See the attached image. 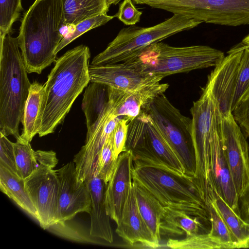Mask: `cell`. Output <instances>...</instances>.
<instances>
[{"label":"cell","instance_id":"6da1fadb","mask_svg":"<svg viewBox=\"0 0 249 249\" xmlns=\"http://www.w3.org/2000/svg\"><path fill=\"white\" fill-rule=\"evenodd\" d=\"M90 53L80 45L66 52L55 62L44 85L40 137L53 133L64 121L76 99L90 82Z\"/></svg>","mask_w":249,"mask_h":249},{"label":"cell","instance_id":"7a4b0ae2","mask_svg":"<svg viewBox=\"0 0 249 249\" xmlns=\"http://www.w3.org/2000/svg\"><path fill=\"white\" fill-rule=\"evenodd\" d=\"M62 0H36L21 22L18 45L28 73H41L56 61L66 30Z\"/></svg>","mask_w":249,"mask_h":249},{"label":"cell","instance_id":"3957f363","mask_svg":"<svg viewBox=\"0 0 249 249\" xmlns=\"http://www.w3.org/2000/svg\"><path fill=\"white\" fill-rule=\"evenodd\" d=\"M132 178L163 207L185 212L211 226L209 206L193 177L148 158L133 155Z\"/></svg>","mask_w":249,"mask_h":249},{"label":"cell","instance_id":"277c9868","mask_svg":"<svg viewBox=\"0 0 249 249\" xmlns=\"http://www.w3.org/2000/svg\"><path fill=\"white\" fill-rule=\"evenodd\" d=\"M0 40V132L17 140L31 83L18 37L8 34Z\"/></svg>","mask_w":249,"mask_h":249},{"label":"cell","instance_id":"5b68a950","mask_svg":"<svg viewBox=\"0 0 249 249\" xmlns=\"http://www.w3.org/2000/svg\"><path fill=\"white\" fill-rule=\"evenodd\" d=\"M224 57L222 52L208 46L175 47L160 41L123 63L142 72L164 78L215 66Z\"/></svg>","mask_w":249,"mask_h":249},{"label":"cell","instance_id":"8992f818","mask_svg":"<svg viewBox=\"0 0 249 249\" xmlns=\"http://www.w3.org/2000/svg\"><path fill=\"white\" fill-rule=\"evenodd\" d=\"M202 23L186 16L173 14L167 20L152 26L130 25L123 28L106 49L93 58L90 65L124 63L150 44L194 28Z\"/></svg>","mask_w":249,"mask_h":249},{"label":"cell","instance_id":"52a82bcc","mask_svg":"<svg viewBox=\"0 0 249 249\" xmlns=\"http://www.w3.org/2000/svg\"><path fill=\"white\" fill-rule=\"evenodd\" d=\"M142 111L151 117L159 128L182 164L186 174L195 178L196 160L191 118L182 114L164 93L158 96Z\"/></svg>","mask_w":249,"mask_h":249},{"label":"cell","instance_id":"ba28073f","mask_svg":"<svg viewBox=\"0 0 249 249\" xmlns=\"http://www.w3.org/2000/svg\"><path fill=\"white\" fill-rule=\"evenodd\" d=\"M217 104L209 88L202 89L200 98L190 109L191 136L196 160L195 180L206 199L210 181L211 144L216 121Z\"/></svg>","mask_w":249,"mask_h":249},{"label":"cell","instance_id":"9c48e42d","mask_svg":"<svg viewBox=\"0 0 249 249\" xmlns=\"http://www.w3.org/2000/svg\"><path fill=\"white\" fill-rule=\"evenodd\" d=\"M147 5L202 22L231 26L249 24V0H171Z\"/></svg>","mask_w":249,"mask_h":249},{"label":"cell","instance_id":"30bf717a","mask_svg":"<svg viewBox=\"0 0 249 249\" xmlns=\"http://www.w3.org/2000/svg\"><path fill=\"white\" fill-rule=\"evenodd\" d=\"M126 150L135 156L162 164L181 175L187 176L182 164L151 117L142 111L129 121Z\"/></svg>","mask_w":249,"mask_h":249},{"label":"cell","instance_id":"8fae6325","mask_svg":"<svg viewBox=\"0 0 249 249\" xmlns=\"http://www.w3.org/2000/svg\"><path fill=\"white\" fill-rule=\"evenodd\" d=\"M24 180L25 189L35 207L40 227L57 222L59 184L56 170L41 168Z\"/></svg>","mask_w":249,"mask_h":249},{"label":"cell","instance_id":"7c38bea8","mask_svg":"<svg viewBox=\"0 0 249 249\" xmlns=\"http://www.w3.org/2000/svg\"><path fill=\"white\" fill-rule=\"evenodd\" d=\"M222 137L224 153L239 198L249 186V144L232 113L222 116Z\"/></svg>","mask_w":249,"mask_h":249},{"label":"cell","instance_id":"4fadbf2b","mask_svg":"<svg viewBox=\"0 0 249 249\" xmlns=\"http://www.w3.org/2000/svg\"><path fill=\"white\" fill-rule=\"evenodd\" d=\"M56 171L59 184L57 222L71 220L81 212L89 214L90 195L86 183L78 179L74 162H68Z\"/></svg>","mask_w":249,"mask_h":249},{"label":"cell","instance_id":"5bb4252c","mask_svg":"<svg viewBox=\"0 0 249 249\" xmlns=\"http://www.w3.org/2000/svg\"><path fill=\"white\" fill-rule=\"evenodd\" d=\"M121 118L117 116L109 100L99 123L93 131L86 136L85 145L73 158L80 181H85L96 174L98 159L102 146L113 132Z\"/></svg>","mask_w":249,"mask_h":249},{"label":"cell","instance_id":"9a60e30c","mask_svg":"<svg viewBox=\"0 0 249 249\" xmlns=\"http://www.w3.org/2000/svg\"><path fill=\"white\" fill-rule=\"evenodd\" d=\"M210 178L209 186L213 185L230 206L240 216L239 196L223 149L222 115L218 107L211 144Z\"/></svg>","mask_w":249,"mask_h":249},{"label":"cell","instance_id":"2e32d148","mask_svg":"<svg viewBox=\"0 0 249 249\" xmlns=\"http://www.w3.org/2000/svg\"><path fill=\"white\" fill-rule=\"evenodd\" d=\"M243 51L239 46L231 49L208 76L206 86L216 100L222 117L232 113L231 107Z\"/></svg>","mask_w":249,"mask_h":249},{"label":"cell","instance_id":"e0dca14e","mask_svg":"<svg viewBox=\"0 0 249 249\" xmlns=\"http://www.w3.org/2000/svg\"><path fill=\"white\" fill-rule=\"evenodd\" d=\"M133 154L126 150L118 156L113 174L106 185L105 203L107 214L117 224L132 183Z\"/></svg>","mask_w":249,"mask_h":249},{"label":"cell","instance_id":"ac0fdd59","mask_svg":"<svg viewBox=\"0 0 249 249\" xmlns=\"http://www.w3.org/2000/svg\"><path fill=\"white\" fill-rule=\"evenodd\" d=\"M89 74L90 82L102 83L126 92L160 82L163 78L142 72L123 63L100 66L89 65Z\"/></svg>","mask_w":249,"mask_h":249},{"label":"cell","instance_id":"d6986e66","mask_svg":"<svg viewBox=\"0 0 249 249\" xmlns=\"http://www.w3.org/2000/svg\"><path fill=\"white\" fill-rule=\"evenodd\" d=\"M167 83L158 82L131 91H124L108 87L109 99L117 116L129 122L137 117L144 108L168 89Z\"/></svg>","mask_w":249,"mask_h":249},{"label":"cell","instance_id":"ffe728a7","mask_svg":"<svg viewBox=\"0 0 249 249\" xmlns=\"http://www.w3.org/2000/svg\"><path fill=\"white\" fill-rule=\"evenodd\" d=\"M115 231L131 246L140 243L152 248L159 247L140 213L132 183Z\"/></svg>","mask_w":249,"mask_h":249},{"label":"cell","instance_id":"44dd1931","mask_svg":"<svg viewBox=\"0 0 249 249\" xmlns=\"http://www.w3.org/2000/svg\"><path fill=\"white\" fill-rule=\"evenodd\" d=\"M91 199L89 235L101 238L108 243L113 241V235L105 203L106 184L97 174L85 181Z\"/></svg>","mask_w":249,"mask_h":249},{"label":"cell","instance_id":"7402d4cb","mask_svg":"<svg viewBox=\"0 0 249 249\" xmlns=\"http://www.w3.org/2000/svg\"><path fill=\"white\" fill-rule=\"evenodd\" d=\"M206 226L199 218L184 212L164 207L160 222V236L177 237L209 233L210 230H207Z\"/></svg>","mask_w":249,"mask_h":249},{"label":"cell","instance_id":"603a6c76","mask_svg":"<svg viewBox=\"0 0 249 249\" xmlns=\"http://www.w3.org/2000/svg\"><path fill=\"white\" fill-rule=\"evenodd\" d=\"M44 85L35 81L31 84L21 121L23 128L20 137L16 140L31 142L38 134L42 119V104Z\"/></svg>","mask_w":249,"mask_h":249},{"label":"cell","instance_id":"cb8c5ba5","mask_svg":"<svg viewBox=\"0 0 249 249\" xmlns=\"http://www.w3.org/2000/svg\"><path fill=\"white\" fill-rule=\"evenodd\" d=\"M109 103L108 86L90 82L86 87L82 102V109L86 117L87 127L86 136L94 129Z\"/></svg>","mask_w":249,"mask_h":249},{"label":"cell","instance_id":"d4e9b609","mask_svg":"<svg viewBox=\"0 0 249 249\" xmlns=\"http://www.w3.org/2000/svg\"><path fill=\"white\" fill-rule=\"evenodd\" d=\"M132 185L140 213L154 241L159 246L161 239L160 222L164 207L154 196L133 178Z\"/></svg>","mask_w":249,"mask_h":249},{"label":"cell","instance_id":"484cf974","mask_svg":"<svg viewBox=\"0 0 249 249\" xmlns=\"http://www.w3.org/2000/svg\"><path fill=\"white\" fill-rule=\"evenodd\" d=\"M210 187L206 199L207 203L210 201L215 205L234 236L239 248H249V223L235 213L213 185Z\"/></svg>","mask_w":249,"mask_h":249},{"label":"cell","instance_id":"4316f807","mask_svg":"<svg viewBox=\"0 0 249 249\" xmlns=\"http://www.w3.org/2000/svg\"><path fill=\"white\" fill-rule=\"evenodd\" d=\"M0 189L31 217L38 221L36 210L25 189L24 180L0 165Z\"/></svg>","mask_w":249,"mask_h":249},{"label":"cell","instance_id":"83f0119b","mask_svg":"<svg viewBox=\"0 0 249 249\" xmlns=\"http://www.w3.org/2000/svg\"><path fill=\"white\" fill-rule=\"evenodd\" d=\"M67 27L102 14L109 6L107 0H62Z\"/></svg>","mask_w":249,"mask_h":249},{"label":"cell","instance_id":"f1b7e54d","mask_svg":"<svg viewBox=\"0 0 249 249\" xmlns=\"http://www.w3.org/2000/svg\"><path fill=\"white\" fill-rule=\"evenodd\" d=\"M114 16H108L107 14H102L85 19L77 24L67 27V32L57 46L55 53L74 40L85 33L100 26L105 24L112 19Z\"/></svg>","mask_w":249,"mask_h":249},{"label":"cell","instance_id":"f546056e","mask_svg":"<svg viewBox=\"0 0 249 249\" xmlns=\"http://www.w3.org/2000/svg\"><path fill=\"white\" fill-rule=\"evenodd\" d=\"M166 245L172 249H228L225 244L209 232L187 236L182 239L170 238L168 240Z\"/></svg>","mask_w":249,"mask_h":249},{"label":"cell","instance_id":"4dcf8cb0","mask_svg":"<svg viewBox=\"0 0 249 249\" xmlns=\"http://www.w3.org/2000/svg\"><path fill=\"white\" fill-rule=\"evenodd\" d=\"M210 214V234L225 244L228 249H239V246L218 210L212 201H208Z\"/></svg>","mask_w":249,"mask_h":249},{"label":"cell","instance_id":"1f68e13d","mask_svg":"<svg viewBox=\"0 0 249 249\" xmlns=\"http://www.w3.org/2000/svg\"><path fill=\"white\" fill-rule=\"evenodd\" d=\"M16 167L19 177L25 179L34 171V151L30 142H13Z\"/></svg>","mask_w":249,"mask_h":249},{"label":"cell","instance_id":"d6a6232c","mask_svg":"<svg viewBox=\"0 0 249 249\" xmlns=\"http://www.w3.org/2000/svg\"><path fill=\"white\" fill-rule=\"evenodd\" d=\"M22 10L21 0H0V38L9 34Z\"/></svg>","mask_w":249,"mask_h":249},{"label":"cell","instance_id":"836d02e7","mask_svg":"<svg viewBox=\"0 0 249 249\" xmlns=\"http://www.w3.org/2000/svg\"><path fill=\"white\" fill-rule=\"evenodd\" d=\"M117 160L113 156V132L102 146L98 157L97 165L96 174L104 180L106 185L109 181L113 174Z\"/></svg>","mask_w":249,"mask_h":249},{"label":"cell","instance_id":"e575fe53","mask_svg":"<svg viewBox=\"0 0 249 249\" xmlns=\"http://www.w3.org/2000/svg\"><path fill=\"white\" fill-rule=\"evenodd\" d=\"M249 95V47L244 49L231 111Z\"/></svg>","mask_w":249,"mask_h":249},{"label":"cell","instance_id":"d590c367","mask_svg":"<svg viewBox=\"0 0 249 249\" xmlns=\"http://www.w3.org/2000/svg\"><path fill=\"white\" fill-rule=\"evenodd\" d=\"M64 222H57L50 226L47 230L54 234L74 242L91 243L94 240L76 229Z\"/></svg>","mask_w":249,"mask_h":249},{"label":"cell","instance_id":"8d00e7d4","mask_svg":"<svg viewBox=\"0 0 249 249\" xmlns=\"http://www.w3.org/2000/svg\"><path fill=\"white\" fill-rule=\"evenodd\" d=\"M0 165L18 176L15 161L13 142L0 132Z\"/></svg>","mask_w":249,"mask_h":249},{"label":"cell","instance_id":"74e56055","mask_svg":"<svg viewBox=\"0 0 249 249\" xmlns=\"http://www.w3.org/2000/svg\"><path fill=\"white\" fill-rule=\"evenodd\" d=\"M142 12L134 6L132 0H124L118 12L114 16L126 25H134L139 22Z\"/></svg>","mask_w":249,"mask_h":249},{"label":"cell","instance_id":"f35d334b","mask_svg":"<svg viewBox=\"0 0 249 249\" xmlns=\"http://www.w3.org/2000/svg\"><path fill=\"white\" fill-rule=\"evenodd\" d=\"M128 122L127 119L121 118L113 131V156L116 160L121 153L126 150Z\"/></svg>","mask_w":249,"mask_h":249},{"label":"cell","instance_id":"ab89813d","mask_svg":"<svg viewBox=\"0 0 249 249\" xmlns=\"http://www.w3.org/2000/svg\"><path fill=\"white\" fill-rule=\"evenodd\" d=\"M233 117L247 137H249V95L232 110Z\"/></svg>","mask_w":249,"mask_h":249},{"label":"cell","instance_id":"60d3db41","mask_svg":"<svg viewBox=\"0 0 249 249\" xmlns=\"http://www.w3.org/2000/svg\"><path fill=\"white\" fill-rule=\"evenodd\" d=\"M58 161L56 153L53 150L34 151V171L41 168L53 169Z\"/></svg>","mask_w":249,"mask_h":249},{"label":"cell","instance_id":"b9f144b4","mask_svg":"<svg viewBox=\"0 0 249 249\" xmlns=\"http://www.w3.org/2000/svg\"><path fill=\"white\" fill-rule=\"evenodd\" d=\"M241 217L249 223V186L239 198Z\"/></svg>","mask_w":249,"mask_h":249},{"label":"cell","instance_id":"7bdbcfd3","mask_svg":"<svg viewBox=\"0 0 249 249\" xmlns=\"http://www.w3.org/2000/svg\"><path fill=\"white\" fill-rule=\"evenodd\" d=\"M135 3L140 4H145L148 5L149 3L154 2H158V1H167V0H132Z\"/></svg>","mask_w":249,"mask_h":249},{"label":"cell","instance_id":"ee69618b","mask_svg":"<svg viewBox=\"0 0 249 249\" xmlns=\"http://www.w3.org/2000/svg\"><path fill=\"white\" fill-rule=\"evenodd\" d=\"M239 46L243 49L247 47H249V35L242 40Z\"/></svg>","mask_w":249,"mask_h":249},{"label":"cell","instance_id":"f6af8a7d","mask_svg":"<svg viewBox=\"0 0 249 249\" xmlns=\"http://www.w3.org/2000/svg\"><path fill=\"white\" fill-rule=\"evenodd\" d=\"M121 0H107V3L109 6H110L111 4H118Z\"/></svg>","mask_w":249,"mask_h":249},{"label":"cell","instance_id":"bcb514c9","mask_svg":"<svg viewBox=\"0 0 249 249\" xmlns=\"http://www.w3.org/2000/svg\"></svg>","mask_w":249,"mask_h":249}]
</instances>
